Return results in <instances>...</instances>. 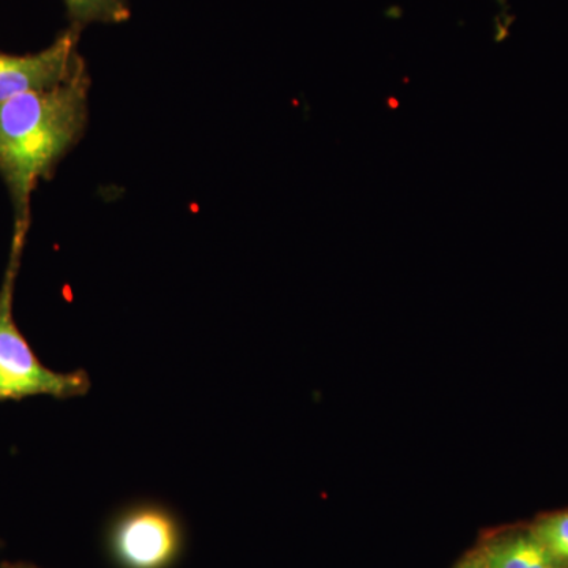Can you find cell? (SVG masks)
Returning a JSON list of instances; mask_svg holds the SVG:
<instances>
[{
  "mask_svg": "<svg viewBox=\"0 0 568 568\" xmlns=\"http://www.w3.org/2000/svg\"><path fill=\"white\" fill-rule=\"evenodd\" d=\"M89 89L85 70L65 84L0 102V174L13 201L14 233L28 234L33 190L84 136Z\"/></svg>",
  "mask_w": 568,
  "mask_h": 568,
  "instance_id": "6da1fadb",
  "label": "cell"
},
{
  "mask_svg": "<svg viewBox=\"0 0 568 568\" xmlns=\"http://www.w3.org/2000/svg\"><path fill=\"white\" fill-rule=\"evenodd\" d=\"M28 234L14 233L9 265L0 286V402H20L29 396L74 398L88 394L91 379L82 369L52 372L41 364L13 316L14 283Z\"/></svg>",
  "mask_w": 568,
  "mask_h": 568,
  "instance_id": "7a4b0ae2",
  "label": "cell"
},
{
  "mask_svg": "<svg viewBox=\"0 0 568 568\" xmlns=\"http://www.w3.org/2000/svg\"><path fill=\"white\" fill-rule=\"evenodd\" d=\"M80 26L71 24L51 47L37 54L11 55L0 52V102L21 93L44 91L65 84L88 70L78 51Z\"/></svg>",
  "mask_w": 568,
  "mask_h": 568,
  "instance_id": "3957f363",
  "label": "cell"
},
{
  "mask_svg": "<svg viewBox=\"0 0 568 568\" xmlns=\"http://www.w3.org/2000/svg\"><path fill=\"white\" fill-rule=\"evenodd\" d=\"M111 545L123 568H166L178 558L181 530L163 508H134L114 526Z\"/></svg>",
  "mask_w": 568,
  "mask_h": 568,
  "instance_id": "277c9868",
  "label": "cell"
},
{
  "mask_svg": "<svg viewBox=\"0 0 568 568\" xmlns=\"http://www.w3.org/2000/svg\"><path fill=\"white\" fill-rule=\"evenodd\" d=\"M480 552L487 568H564L532 532L491 541Z\"/></svg>",
  "mask_w": 568,
  "mask_h": 568,
  "instance_id": "5b68a950",
  "label": "cell"
},
{
  "mask_svg": "<svg viewBox=\"0 0 568 568\" xmlns=\"http://www.w3.org/2000/svg\"><path fill=\"white\" fill-rule=\"evenodd\" d=\"M71 24L123 22L130 18L129 0H63Z\"/></svg>",
  "mask_w": 568,
  "mask_h": 568,
  "instance_id": "8992f818",
  "label": "cell"
},
{
  "mask_svg": "<svg viewBox=\"0 0 568 568\" xmlns=\"http://www.w3.org/2000/svg\"><path fill=\"white\" fill-rule=\"evenodd\" d=\"M532 534L560 562H568V511L540 519Z\"/></svg>",
  "mask_w": 568,
  "mask_h": 568,
  "instance_id": "52a82bcc",
  "label": "cell"
},
{
  "mask_svg": "<svg viewBox=\"0 0 568 568\" xmlns=\"http://www.w3.org/2000/svg\"><path fill=\"white\" fill-rule=\"evenodd\" d=\"M457 568H487L485 560L481 558V552L476 556H469V558L463 560Z\"/></svg>",
  "mask_w": 568,
  "mask_h": 568,
  "instance_id": "ba28073f",
  "label": "cell"
},
{
  "mask_svg": "<svg viewBox=\"0 0 568 568\" xmlns=\"http://www.w3.org/2000/svg\"><path fill=\"white\" fill-rule=\"evenodd\" d=\"M0 568H39V567L31 566V564H24V562H18V564L6 562V564H2V566H0Z\"/></svg>",
  "mask_w": 568,
  "mask_h": 568,
  "instance_id": "9c48e42d",
  "label": "cell"
}]
</instances>
